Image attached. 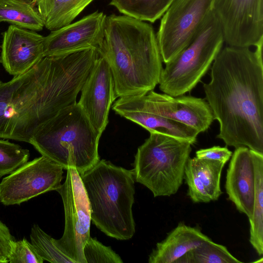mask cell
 <instances>
[{"label": "cell", "mask_w": 263, "mask_h": 263, "mask_svg": "<svg viewBox=\"0 0 263 263\" xmlns=\"http://www.w3.org/2000/svg\"><path fill=\"white\" fill-rule=\"evenodd\" d=\"M45 36L35 31L10 25L3 33L0 62L11 75L22 74L44 57Z\"/></svg>", "instance_id": "obj_15"}, {"label": "cell", "mask_w": 263, "mask_h": 263, "mask_svg": "<svg viewBox=\"0 0 263 263\" xmlns=\"http://www.w3.org/2000/svg\"><path fill=\"white\" fill-rule=\"evenodd\" d=\"M191 145L187 141L151 132L135 155V180L148 188L155 197L175 194L183 183Z\"/></svg>", "instance_id": "obj_6"}, {"label": "cell", "mask_w": 263, "mask_h": 263, "mask_svg": "<svg viewBox=\"0 0 263 263\" xmlns=\"http://www.w3.org/2000/svg\"><path fill=\"white\" fill-rule=\"evenodd\" d=\"M93 0H30L44 27L53 31L68 25Z\"/></svg>", "instance_id": "obj_20"}, {"label": "cell", "mask_w": 263, "mask_h": 263, "mask_svg": "<svg viewBox=\"0 0 263 263\" xmlns=\"http://www.w3.org/2000/svg\"><path fill=\"white\" fill-rule=\"evenodd\" d=\"M27 1H28L30 2V0H27Z\"/></svg>", "instance_id": "obj_32"}, {"label": "cell", "mask_w": 263, "mask_h": 263, "mask_svg": "<svg viewBox=\"0 0 263 263\" xmlns=\"http://www.w3.org/2000/svg\"><path fill=\"white\" fill-rule=\"evenodd\" d=\"M174 0H111L109 5L125 15L154 23L162 16Z\"/></svg>", "instance_id": "obj_23"}, {"label": "cell", "mask_w": 263, "mask_h": 263, "mask_svg": "<svg viewBox=\"0 0 263 263\" xmlns=\"http://www.w3.org/2000/svg\"><path fill=\"white\" fill-rule=\"evenodd\" d=\"M98 51L110 67L117 98L145 94L159 84L162 60L149 24L125 15L107 16Z\"/></svg>", "instance_id": "obj_3"}, {"label": "cell", "mask_w": 263, "mask_h": 263, "mask_svg": "<svg viewBox=\"0 0 263 263\" xmlns=\"http://www.w3.org/2000/svg\"><path fill=\"white\" fill-rule=\"evenodd\" d=\"M255 176L252 150L246 146L235 148L227 171L225 189L228 199L248 219L252 215Z\"/></svg>", "instance_id": "obj_16"}, {"label": "cell", "mask_w": 263, "mask_h": 263, "mask_svg": "<svg viewBox=\"0 0 263 263\" xmlns=\"http://www.w3.org/2000/svg\"><path fill=\"white\" fill-rule=\"evenodd\" d=\"M232 152L227 147L214 146L208 148L200 149L196 152V157L222 162L226 164L230 159Z\"/></svg>", "instance_id": "obj_29"}, {"label": "cell", "mask_w": 263, "mask_h": 263, "mask_svg": "<svg viewBox=\"0 0 263 263\" xmlns=\"http://www.w3.org/2000/svg\"><path fill=\"white\" fill-rule=\"evenodd\" d=\"M31 243L44 260L52 263H75L55 245L53 238L37 224H34L30 233Z\"/></svg>", "instance_id": "obj_25"}, {"label": "cell", "mask_w": 263, "mask_h": 263, "mask_svg": "<svg viewBox=\"0 0 263 263\" xmlns=\"http://www.w3.org/2000/svg\"><path fill=\"white\" fill-rule=\"evenodd\" d=\"M255 176V195L250 223L249 241L257 254H263V154L252 150Z\"/></svg>", "instance_id": "obj_21"}, {"label": "cell", "mask_w": 263, "mask_h": 263, "mask_svg": "<svg viewBox=\"0 0 263 263\" xmlns=\"http://www.w3.org/2000/svg\"><path fill=\"white\" fill-rule=\"evenodd\" d=\"M211 239L196 226L179 222L166 237L158 242L149 255V263H175L187 252Z\"/></svg>", "instance_id": "obj_18"}, {"label": "cell", "mask_w": 263, "mask_h": 263, "mask_svg": "<svg viewBox=\"0 0 263 263\" xmlns=\"http://www.w3.org/2000/svg\"><path fill=\"white\" fill-rule=\"evenodd\" d=\"M43 261L34 246L25 238L14 241L8 257V262L10 263H42Z\"/></svg>", "instance_id": "obj_28"}, {"label": "cell", "mask_w": 263, "mask_h": 263, "mask_svg": "<svg viewBox=\"0 0 263 263\" xmlns=\"http://www.w3.org/2000/svg\"><path fill=\"white\" fill-rule=\"evenodd\" d=\"M63 167L42 156L26 162L4 178L0 183V202L20 204L61 185Z\"/></svg>", "instance_id": "obj_11"}, {"label": "cell", "mask_w": 263, "mask_h": 263, "mask_svg": "<svg viewBox=\"0 0 263 263\" xmlns=\"http://www.w3.org/2000/svg\"><path fill=\"white\" fill-rule=\"evenodd\" d=\"M39 31L44 27L34 5L27 0H0V23Z\"/></svg>", "instance_id": "obj_22"}, {"label": "cell", "mask_w": 263, "mask_h": 263, "mask_svg": "<svg viewBox=\"0 0 263 263\" xmlns=\"http://www.w3.org/2000/svg\"><path fill=\"white\" fill-rule=\"evenodd\" d=\"M213 12V0H174L156 35L162 62L173 59L194 39Z\"/></svg>", "instance_id": "obj_9"}, {"label": "cell", "mask_w": 263, "mask_h": 263, "mask_svg": "<svg viewBox=\"0 0 263 263\" xmlns=\"http://www.w3.org/2000/svg\"><path fill=\"white\" fill-rule=\"evenodd\" d=\"M0 263H7L5 260L0 259Z\"/></svg>", "instance_id": "obj_31"}, {"label": "cell", "mask_w": 263, "mask_h": 263, "mask_svg": "<svg viewBox=\"0 0 263 263\" xmlns=\"http://www.w3.org/2000/svg\"><path fill=\"white\" fill-rule=\"evenodd\" d=\"M260 41L249 47L228 46L213 62L203 84L205 99L227 146L263 154V62Z\"/></svg>", "instance_id": "obj_2"}, {"label": "cell", "mask_w": 263, "mask_h": 263, "mask_svg": "<svg viewBox=\"0 0 263 263\" xmlns=\"http://www.w3.org/2000/svg\"><path fill=\"white\" fill-rule=\"evenodd\" d=\"M0 63H1V62H0Z\"/></svg>", "instance_id": "obj_33"}, {"label": "cell", "mask_w": 263, "mask_h": 263, "mask_svg": "<svg viewBox=\"0 0 263 263\" xmlns=\"http://www.w3.org/2000/svg\"><path fill=\"white\" fill-rule=\"evenodd\" d=\"M15 241L9 228L0 220V259L8 262V257Z\"/></svg>", "instance_id": "obj_30"}, {"label": "cell", "mask_w": 263, "mask_h": 263, "mask_svg": "<svg viewBox=\"0 0 263 263\" xmlns=\"http://www.w3.org/2000/svg\"><path fill=\"white\" fill-rule=\"evenodd\" d=\"M81 91L78 103L101 136L108 123L110 108L117 98L111 70L102 56L99 55L95 62Z\"/></svg>", "instance_id": "obj_14"}, {"label": "cell", "mask_w": 263, "mask_h": 263, "mask_svg": "<svg viewBox=\"0 0 263 263\" xmlns=\"http://www.w3.org/2000/svg\"><path fill=\"white\" fill-rule=\"evenodd\" d=\"M83 253L86 263L123 262L120 256L110 247L90 237L84 247Z\"/></svg>", "instance_id": "obj_27"}, {"label": "cell", "mask_w": 263, "mask_h": 263, "mask_svg": "<svg viewBox=\"0 0 263 263\" xmlns=\"http://www.w3.org/2000/svg\"><path fill=\"white\" fill-rule=\"evenodd\" d=\"M112 108L144 112L185 124L199 134L206 131L214 120L204 100L191 96L173 97L151 90L145 94L120 97Z\"/></svg>", "instance_id": "obj_10"}, {"label": "cell", "mask_w": 263, "mask_h": 263, "mask_svg": "<svg viewBox=\"0 0 263 263\" xmlns=\"http://www.w3.org/2000/svg\"><path fill=\"white\" fill-rule=\"evenodd\" d=\"M101 136L76 102L44 123L29 143L64 170L73 167L80 175L100 160Z\"/></svg>", "instance_id": "obj_5"}, {"label": "cell", "mask_w": 263, "mask_h": 263, "mask_svg": "<svg viewBox=\"0 0 263 263\" xmlns=\"http://www.w3.org/2000/svg\"><path fill=\"white\" fill-rule=\"evenodd\" d=\"M107 16L98 11L61 27L44 37V57L59 56L98 49L104 36Z\"/></svg>", "instance_id": "obj_13"}, {"label": "cell", "mask_w": 263, "mask_h": 263, "mask_svg": "<svg viewBox=\"0 0 263 263\" xmlns=\"http://www.w3.org/2000/svg\"><path fill=\"white\" fill-rule=\"evenodd\" d=\"M91 209V220L108 236L128 240L135 233L133 171L100 160L80 175Z\"/></svg>", "instance_id": "obj_4"}, {"label": "cell", "mask_w": 263, "mask_h": 263, "mask_svg": "<svg viewBox=\"0 0 263 263\" xmlns=\"http://www.w3.org/2000/svg\"><path fill=\"white\" fill-rule=\"evenodd\" d=\"M213 11L228 46L250 47L263 40V0H213Z\"/></svg>", "instance_id": "obj_12"}, {"label": "cell", "mask_w": 263, "mask_h": 263, "mask_svg": "<svg viewBox=\"0 0 263 263\" xmlns=\"http://www.w3.org/2000/svg\"><path fill=\"white\" fill-rule=\"evenodd\" d=\"M224 42L221 24L213 11L192 42L165 64L160 90L173 97L191 91L206 73Z\"/></svg>", "instance_id": "obj_7"}, {"label": "cell", "mask_w": 263, "mask_h": 263, "mask_svg": "<svg viewBox=\"0 0 263 263\" xmlns=\"http://www.w3.org/2000/svg\"><path fill=\"white\" fill-rule=\"evenodd\" d=\"M224 165L219 161L189 158L184 179L188 187L187 195L194 203H208L218 199L222 193L220 178Z\"/></svg>", "instance_id": "obj_17"}, {"label": "cell", "mask_w": 263, "mask_h": 263, "mask_svg": "<svg viewBox=\"0 0 263 263\" xmlns=\"http://www.w3.org/2000/svg\"><path fill=\"white\" fill-rule=\"evenodd\" d=\"M118 115L143 127L149 133L157 132L184 140L191 145L196 143L199 133L192 127L157 115L121 108H112Z\"/></svg>", "instance_id": "obj_19"}, {"label": "cell", "mask_w": 263, "mask_h": 263, "mask_svg": "<svg viewBox=\"0 0 263 263\" xmlns=\"http://www.w3.org/2000/svg\"><path fill=\"white\" fill-rule=\"evenodd\" d=\"M29 151L18 144L0 139V177L9 175L28 162Z\"/></svg>", "instance_id": "obj_26"}, {"label": "cell", "mask_w": 263, "mask_h": 263, "mask_svg": "<svg viewBox=\"0 0 263 263\" xmlns=\"http://www.w3.org/2000/svg\"><path fill=\"white\" fill-rule=\"evenodd\" d=\"M175 263H242L227 248L211 239L187 252Z\"/></svg>", "instance_id": "obj_24"}, {"label": "cell", "mask_w": 263, "mask_h": 263, "mask_svg": "<svg viewBox=\"0 0 263 263\" xmlns=\"http://www.w3.org/2000/svg\"><path fill=\"white\" fill-rule=\"evenodd\" d=\"M92 66L83 51L45 57L26 72L0 81V138L30 143L44 123L76 102Z\"/></svg>", "instance_id": "obj_1"}, {"label": "cell", "mask_w": 263, "mask_h": 263, "mask_svg": "<svg viewBox=\"0 0 263 263\" xmlns=\"http://www.w3.org/2000/svg\"><path fill=\"white\" fill-rule=\"evenodd\" d=\"M66 170L65 181L56 191L63 203L64 231L61 238L53 241L75 263H86L83 248L90 237V206L80 174L73 167Z\"/></svg>", "instance_id": "obj_8"}]
</instances>
